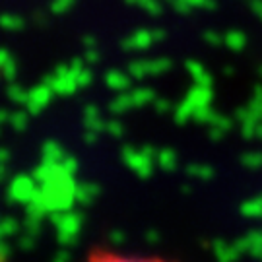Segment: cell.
Returning a JSON list of instances; mask_svg holds the SVG:
<instances>
[{
	"label": "cell",
	"instance_id": "obj_1",
	"mask_svg": "<svg viewBox=\"0 0 262 262\" xmlns=\"http://www.w3.org/2000/svg\"><path fill=\"white\" fill-rule=\"evenodd\" d=\"M85 262H173L163 256H144V254H128L117 251V249H109V247H94Z\"/></svg>",
	"mask_w": 262,
	"mask_h": 262
}]
</instances>
